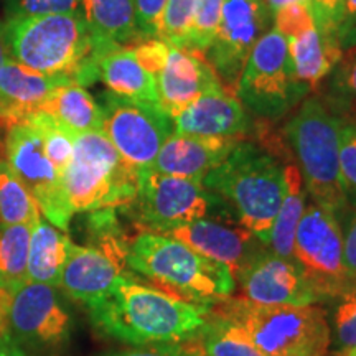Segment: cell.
<instances>
[{
    "label": "cell",
    "instance_id": "cell-1",
    "mask_svg": "<svg viewBox=\"0 0 356 356\" xmlns=\"http://www.w3.org/2000/svg\"><path fill=\"white\" fill-rule=\"evenodd\" d=\"M210 307L181 300L121 275L111 291L88 309L95 327L104 335L142 346L191 340L207 323Z\"/></svg>",
    "mask_w": 356,
    "mask_h": 356
},
{
    "label": "cell",
    "instance_id": "cell-2",
    "mask_svg": "<svg viewBox=\"0 0 356 356\" xmlns=\"http://www.w3.org/2000/svg\"><path fill=\"white\" fill-rule=\"evenodd\" d=\"M3 32L13 60L83 88L99 79L101 58L119 47L97 38L81 13L7 19Z\"/></svg>",
    "mask_w": 356,
    "mask_h": 356
},
{
    "label": "cell",
    "instance_id": "cell-3",
    "mask_svg": "<svg viewBox=\"0 0 356 356\" xmlns=\"http://www.w3.org/2000/svg\"><path fill=\"white\" fill-rule=\"evenodd\" d=\"M280 157L254 140H239L228 159L203 178L238 225L266 248L286 195V165Z\"/></svg>",
    "mask_w": 356,
    "mask_h": 356
},
{
    "label": "cell",
    "instance_id": "cell-4",
    "mask_svg": "<svg viewBox=\"0 0 356 356\" xmlns=\"http://www.w3.org/2000/svg\"><path fill=\"white\" fill-rule=\"evenodd\" d=\"M126 264L160 291L193 304L211 305L233 293L236 280L226 266L207 259L168 234L142 231L129 244Z\"/></svg>",
    "mask_w": 356,
    "mask_h": 356
},
{
    "label": "cell",
    "instance_id": "cell-5",
    "mask_svg": "<svg viewBox=\"0 0 356 356\" xmlns=\"http://www.w3.org/2000/svg\"><path fill=\"white\" fill-rule=\"evenodd\" d=\"M211 314L241 327L262 356H325L332 330L322 307L256 305L239 297L213 302Z\"/></svg>",
    "mask_w": 356,
    "mask_h": 356
},
{
    "label": "cell",
    "instance_id": "cell-6",
    "mask_svg": "<svg viewBox=\"0 0 356 356\" xmlns=\"http://www.w3.org/2000/svg\"><path fill=\"white\" fill-rule=\"evenodd\" d=\"M340 118L320 96H312L284 127L287 145L299 167L312 202L335 213L340 220L348 208L338 160Z\"/></svg>",
    "mask_w": 356,
    "mask_h": 356
},
{
    "label": "cell",
    "instance_id": "cell-7",
    "mask_svg": "<svg viewBox=\"0 0 356 356\" xmlns=\"http://www.w3.org/2000/svg\"><path fill=\"white\" fill-rule=\"evenodd\" d=\"M139 172L122 162L104 132L74 137V152L63 173V190L71 213L126 208L134 202Z\"/></svg>",
    "mask_w": 356,
    "mask_h": 356
},
{
    "label": "cell",
    "instance_id": "cell-8",
    "mask_svg": "<svg viewBox=\"0 0 356 356\" xmlns=\"http://www.w3.org/2000/svg\"><path fill=\"white\" fill-rule=\"evenodd\" d=\"M310 92L297 81L289 60V42L273 29L254 44L239 78L236 96L262 119H279Z\"/></svg>",
    "mask_w": 356,
    "mask_h": 356
},
{
    "label": "cell",
    "instance_id": "cell-9",
    "mask_svg": "<svg viewBox=\"0 0 356 356\" xmlns=\"http://www.w3.org/2000/svg\"><path fill=\"white\" fill-rule=\"evenodd\" d=\"M292 261L318 300L335 299L351 287L343 256V233L335 213L310 202L300 218Z\"/></svg>",
    "mask_w": 356,
    "mask_h": 356
},
{
    "label": "cell",
    "instance_id": "cell-10",
    "mask_svg": "<svg viewBox=\"0 0 356 356\" xmlns=\"http://www.w3.org/2000/svg\"><path fill=\"white\" fill-rule=\"evenodd\" d=\"M218 202L220 198L203 181L163 175L145 168L139 173L136 198L126 210L134 211L145 231L165 234L207 218Z\"/></svg>",
    "mask_w": 356,
    "mask_h": 356
},
{
    "label": "cell",
    "instance_id": "cell-11",
    "mask_svg": "<svg viewBox=\"0 0 356 356\" xmlns=\"http://www.w3.org/2000/svg\"><path fill=\"white\" fill-rule=\"evenodd\" d=\"M92 225L99 231L97 246H78L71 241L60 287L71 299L91 307L111 291L126 266V251L118 238L114 210L92 211Z\"/></svg>",
    "mask_w": 356,
    "mask_h": 356
},
{
    "label": "cell",
    "instance_id": "cell-12",
    "mask_svg": "<svg viewBox=\"0 0 356 356\" xmlns=\"http://www.w3.org/2000/svg\"><path fill=\"white\" fill-rule=\"evenodd\" d=\"M99 106L102 132L122 162L139 173L152 167L163 142L173 134L172 119L160 108L136 104L109 91L101 96Z\"/></svg>",
    "mask_w": 356,
    "mask_h": 356
},
{
    "label": "cell",
    "instance_id": "cell-13",
    "mask_svg": "<svg viewBox=\"0 0 356 356\" xmlns=\"http://www.w3.org/2000/svg\"><path fill=\"white\" fill-rule=\"evenodd\" d=\"M273 20L266 0H225L222 3L220 25L203 55L221 86L229 92H236L252 48L269 32Z\"/></svg>",
    "mask_w": 356,
    "mask_h": 356
},
{
    "label": "cell",
    "instance_id": "cell-14",
    "mask_svg": "<svg viewBox=\"0 0 356 356\" xmlns=\"http://www.w3.org/2000/svg\"><path fill=\"white\" fill-rule=\"evenodd\" d=\"M6 162L37 200L40 211L53 226L66 231L71 213L63 190V178L44 152L42 136L29 122L7 129Z\"/></svg>",
    "mask_w": 356,
    "mask_h": 356
},
{
    "label": "cell",
    "instance_id": "cell-15",
    "mask_svg": "<svg viewBox=\"0 0 356 356\" xmlns=\"http://www.w3.org/2000/svg\"><path fill=\"white\" fill-rule=\"evenodd\" d=\"M13 335L38 345H58L70 333V315L55 287L25 280L13 289L0 287V337Z\"/></svg>",
    "mask_w": 356,
    "mask_h": 356
},
{
    "label": "cell",
    "instance_id": "cell-16",
    "mask_svg": "<svg viewBox=\"0 0 356 356\" xmlns=\"http://www.w3.org/2000/svg\"><path fill=\"white\" fill-rule=\"evenodd\" d=\"M234 280L239 299L256 305H307L318 302L296 262L270 251H257L244 262Z\"/></svg>",
    "mask_w": 356,
    "mask_h": 356
},
{
    "label": "cell",
    "instance_id": "cell-17",
    "mask_svg": "<svg viewBox=\"0 0 356 356\" xmlns=\"http://www.w3.org/2000/svg\"><path fill=\"white\" fill-rule=\"evenodd\" d=\"M225 89L200 53L170 48L167 63L157 74L160 108L173 119L207 92Z\"/></svg>",
    "mask_w": 356,
    "mask_h": 356
},
{
    "label": "cell",
    "instance_id": "cell-18",
    "mask_svg": "<svg viewBox=\"0 0 356 356\" xmlns=\"http://www.w3.org/2000/svg\"><path fill=\"white\" fill-rule=\"evenodd\" d=\"M241 137H200L172 134L155 159L154 172L203 181L211 170L228 159Z\"/></svg>",
    "mask_w": 356,
    "mask_h": 356
},
{
    "label": "cell",
    "instance_id": "cell-19",
    "mask_svg": "<svg viewBox=\"0 0 356 356\" xmlns=\"http://www.w3.org/2000/svg\"><path fill=\"white\" fill-rule=\"evenodd\" d=\"M175 136L241 137L251 129V119L226 89L207 92L172 119Z\"/></svg>",
    "mask_w": 356,
    "mask_h": 356
},
{
    "label": "cell",
    "instance_id": "cell-20",
    "mask_svg": "<svg viewBox=\"0 0 356 356\" xmlns=\"http://www.w3.org/2000/svg\"><path fill=\"white\" fill-rule=\"evenodd\" d=\"M165 234L186 244L207 259L226 266L233 277L244 262L254 254V244L259 243L243 226L222 225L208 218L180 226Z\"/></svg>",
    "mask_w": 356,
    "mask_h": 356
},
{
    "label": "cell",
    "instance_id": "cell-21",
    "mask_svg": "<svg viewBox=\"0 0 356 356\" xmlns=\"http://www.w3.org/2000/svg\"><path fill=\"white\" fill-rule=\"evenodd\" d=\"M74 84L61 76L38 73L8 56L0 68V124L7 129L40 111L58 88Z\"/></svg>",
    "mask_w": 356,
    "mask_h": 356
},
{
    "label": "cell",
    "instance_id": "cell-22",
    "mask_svg": "<svg viewBox=\"0 0 356 356\" xmlns=\"http://www.w3.org/2000/svg\"><path fill=\"white\" fill-rule=\"evenodd\" d=\"M99 79L115 96L136 104L160 108L157 78L137 61L131 47H115L101 58Z\"/></svg>",
    "mask_w": 356,
    "mask_h": 356
},
{
    "label": "cell",
    "instance_id": "cell-23",
    "mask_svg": "<svg viewBox=\"0 0 356 356\" xmlns=\"http://www.w3.org/2000/svg\"><path fill=\"white\" fill-rule=\"evenodd\" d=\"M343 55V48L335 32H325L312 26L300 37L289 42V60L297 81L317 91L320 83L330 74Z\"/></svg>",
    "mask_w": 356,
    "mask_h": 356
},
{
    "label": "cell",
    "instance_id": "cell-24",
    "mask_svg": "<svg viewBox=\"0 0 356 356\" xmlns=\"http://www.w3.org/2000/svg\"><path fill=\"white\" fill-rule=\"evenodd\" d=\"M70 244L71 239L65 231L58 229L50 221L40 216L33 222L30 236L26 280L60 287Z\"/></svg>",
    "mask_w": 356,
    "mask_h": 356
},
{
    "label": "cell",
    "instance_id": "cell-25",
    "mask_svg": "<svg viewBox=\"0 0 356 356\" xmlns=\"http://www.w3.org/2000/svg\"><path fill=\"white\" fill-rule=\"evenodd\" d=\"M81 15L97 38L119 47L142 43L132 0H81Z\"/></svg>",
    "mask_w": 356,
    "mask_h": 356
},
{
    "label": "cell",
    "instance_id": "cell-26",
    "mask_svg": "<svg viewBox=\"0 0 356 356\" xmlns=\"http://www.w3.org/2000/svg\"><path fill=\"white\" fill-rule=\"evenodd\" d=\"M40 111L53 115L74 134L102 131V109L86 88L66 84L53 91Z\"/></svg>",
    "mask_w": 356,
    "mask_h": 356
},
{
    "label": "cell",
    "instance_id": "cell-27",
    "mask_svg": "<svg viewBox=\"0 0 356 356\" xmlns=\"http://www.w3.org/2000/svg\"><path fill=\"white\" fill-rule=\"evenodd\" d=\"M305 186L296 162L286 163V195L275 216L273 233L267 243L269 251L284 259L292 261L293 241L300 218L305 210Z\"/></svg>",
    "mask_w": 356,
    "mask_h": 356
},
{
    "label": "cell",
    "instance_id": "cell-28",
    "mask_svg": "<svg viewBox=\"0 0 356 356\" xmlns=\"http://www.w3.org/2000/svg\"><path fill=\"white\" fill-rule=\"evenodd\" d=\"M197 341L203 356H262L241 327L211 312H208Z\"/></svg>",
    "mask_w": 356,
    "mask_h": 356
},
{
    "label": "cell",
    "instance_id": "cell-29",
    "mask_svg": "<svg viewBox=\"0 0 356 356\" xmlns=\"http://www.w3.org/2000/svg\"><path fill=\"white\" fill-rule=\"evenodd\" d=\"M40 216L37 200L6 160H0V226L33 225Z\"/></svg>",
    "mask_w": 356,
    "mask_h": 356
},
{
    "label": "cell",
    "instance_id": "cell-30",
    "mask_svg": "<svg viewBox=\"0 0 356 356\" xmlns=\"http://www.w3.org/2000/svg\"><path fill=\"white\" fill-rule=\"evenodd\" d=\"M32 226H0V287L2 289H13L26 280Z\"/></svg>",
    "mask_w": 356,
    "mask_h": 356
},
{
    "label": "cell",
    "instance_id": "cell-31",
    "mask_svg": "<svg viewBox=\"0 0 356 356\" xmlns=\"http://www.w3.org/2000/svg\"><path fill=\"white\" fill-rule=\"evenodd\" d=\"M322 99L338 118L356 114V47L345 50L330 71Z\"/></svg>",
    "mask_w": 356,
    "mask_h": 356
},
{
    "label": "cell",
    "instance_id": "cell-32",
    "mask_svg": "<svg viewBox=\"0 0 356 356\" xmlns=\"http://www.w3.org/2000/svg\"><path fill=\"white\" fill-rule=\"evenodd\" d=\"M25 122L37 129V132L42 136L44 152H47L53 167L56 168V172L63 178L66 167L70 165L71 157H73L76 134L43 111H35V113L26 115Z\"/></svg>",
    "mask_w": 356,
    "mask_h": 356
},
{
    "label": "cell",
    "instance_id": "cell-33",
    "mask_svg": "<svg viewBox=\"0 0 356 356\" xmlns=\"http://www.w3.org/2000/svg\"><path fill=\"white\" fill-rule=\"evenodd\" d=\"M195 8H197V0H167L160 40L170 48L186 50Z\"/></svg>",
    "mask_w": 356,
    "mask_h": 356
},
{
    "label": "cell",
    "instance_id": "cell-34",
    "mask_svg": "<svg viewBox=\"0 0 356 356\" xmlns=\"http://www.w3.org/2000/svg\"><path fill=\"white\" fill-rule=\"evenodd\" d=\"M338 160L346 200L356 203V114L341 115L338 131Z\"/></svg>",
    "mask_w": 356,
    "mask_h": 356
},
{
    "label": "cell",
    "instance_id": "cell-35",
    "mask_svg": "<svg viewBox=\"0 0 356 356\" xmlns=\"http://www.w3.org/2000/svg\"><path fill=\"white\" fill-rule=\"evenodd\" d=\"M222 3L225 0H197L186 50L200 53V55L208 50L218 25H220Z\"/></svg>",
    "mask_w": 356,
    "mask_h": 356
},
{
    "label": "cell",
    "instance_id": "cell-36",
    "mask_svg": "<svg viewBox=\"0 0 356 356\" xmlns=\"http://www.w3.org/2000/svg\"><path fill=\"white\" fill-rule=\"evenodd\" d=\"M333 314V340L337 348L345 353L356 348V286L341 293Z\"/></svg>",
    "mask_w": 356,
    "mask_h": 356
},
{
    "label": "cell",
    "instance_id": "cell-37",
    "mask_svg": "<svg viewBox=\"0 0 356 356\" xmlns=\"http://www.w3.org/2000/svg\"><path fill=\"white\" fill-rule=\"evenodd\" d=\"M7 19L48 13H81V0H6Z\"/></svg>",
    "mask_w": 356,
    "mask_h": 356
},
{
    "label": "cell",
    "instance_id": "cell-38",
    "mask_svg": "<svg viewBox=\"0 0 356 356\" xmlns=\"http://www.w3.org/2000/svg\"><path fill=\"white\" fill-rule=\"evenodd\" d=\"M274 29L287 38V42L300 37L307 30L314 26V15H312L310 3L296 2L289 3L274 13Z\"/></svg>",
    "mask_w": 356,
    "mask_h": 356
},
{
    "label": "cell",
    "instance_id": "cell-39",
    "mask_svg": "<svg viewBox=\"0 0 356 356\" xmlns=\"http://www.w3.org/2000/svg\"><path fill=\"white\" fill-rule=\"evenodd\" d=\"M132 2L136 12V26L140 38L144 42L160 40L167 0H132Z\"/></svg>",
    "mask_w": 356,
    "mask_h": 356
},
{
    "label": "cell",
    "instance_id": "cell-40",
    "mask_svg": "<svg viewBox=\"0 0 356 356\" xmlns=\"http://www.w3.org/2000/svg\"><path fill=\"white\" fill-rule=\"evenodd\" d=\"M108 356H203L197 337L180 343H155L142 345L131 350H122Z\"/></svg>",
    "mask_w": 356,
    "mask_h": 356
},
{
    "label": "cell",
    "instance_id": "cell-41",
    "mask_svg": "<svg viewBox=\"0 0 356 356\" xmlns=\"http://www.w3.org/2000/svg\"><path fill=\"white\" fill-rule=\"evenodd\" d=\"M134 55H136L137 61L144 66V68L152 73L155 78L160 73V70L163 68V65L167 63L168 51L170 47L162 40H145V42L137 43L136 47H131Z\"/></svg>",
    "mask_w": 356,
    "mask_h": 356
},
{
    "label": "cell",
    "instance_id": "cell-42",
    "mask_svg": "<svg viewBox=\"0 0 356 356\" xmlns=\"http://www.w3.org/2000/svg\"><path fill=\"white\" fill-rule=\"evenodd\" d=\"M341 218H345V225H341L345 267L346 273H348L351 287H353L356 286V203H350Z\"/></svg>",
    "mask_w": 356,
    "mask_h": 356
},
{
    "label": "cell",
    "instance_id": "cell-43",
    "mask_svg": "<svg viewBox=\"0 0 356 356\" xmlns=\"http://www.w3.org/2000/svg\"><path fill=\"white\" fill-rule=\"evenodd\" d=\"M345 0H310L314 24L318 30L335 32L340 25ZM338 37V35H337Z\"/></svg>",
    "mask_w": 356,
    "mask_h": 356
},
{
    "label": "cell",
    "instance_id": "cell-44",
    "mask_svg": "<svg viewBox=\"0 0 356 356\" xmlns=\"http://www.w3.org/2000/svg\"><path fill=\"white\" fill-rule=\"evenodd\" d=\"M337 35L343 51L356 47V0H345L343 2V13H341Z\"/></svg>",
    "mask_w": 356,
    "mask_h": 356
},
{
    "label": "cell",
    "instance_id": "cell-45",
    "mask_svg": "<svg viewBox=\"0 0 356 356\" xmlns=\"http://www.w3.org/2000/svg\"><path fill=\"white\" fill-rule=\"evenodd\" d=\"M0 356H25V353L10 337H0Z\"/></svg>",
    "mask_w": 356,
    "mask_h": 356
},
{
    "label": "cell",
    "instance_id": "cell-46",
    "mask_svg": "<svg viewBox=\"0 0 356 356\" xmlns=\"http://www.w3.org/2000/svg\"><path fill=\"white\" fill-rule=\"evenodd\" d=\"M296 2L310 3V0H266L267 7H269V10H270V13H273V15L277 10H280V8H282V7L289 6V3H296Z\"/></svg>",
    "mask_w": 356,
    "mask_h": 356
},
{
    "label": "cell",
    "instance_id": "cell-47",
    "mask_svg": "<svg viewBox=\"0 0 356 356\" xmlns=\"http://www.w3.org/2000/svg\"><path fill=\"white\" fill-rule=\"evenodd\" d=\"M8 55L7 50V43H6V32H3V24L0 22V68H2L3 63H6Z\"/></svg>",
    "mask_w": 356,
    "mask_h": 356
},
{
    "label": "cell",
    "instance_id": "cell-48",
    "mask_svg": "<svg viewBox=\"0 0 356 356\" xmlns=\"http://www.w3.org/2000/svg\"><path fill=\"white\" fill-rule=\"evenodd\" d=\"M343 356H356V348H351L348 351H345Z\"/></svg>",
    "mask_w": 356,
    "mask_h": 356
}]
</instances>
